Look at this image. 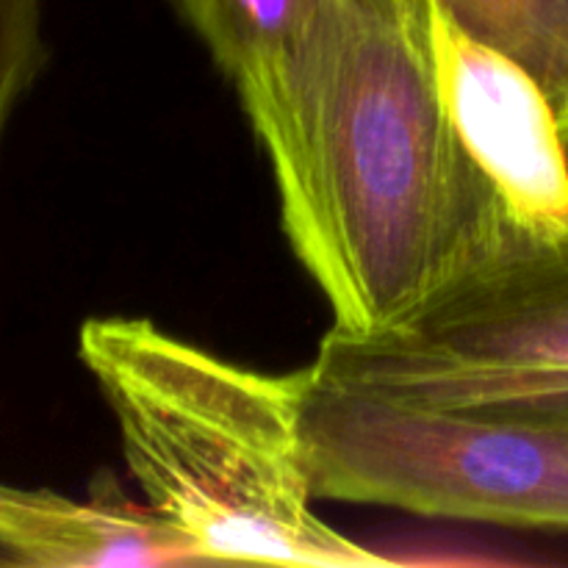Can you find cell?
Returning <instances> with one entry per match:
<instances>
[{"label":"cell","mask_w":568,"mask_h":568,"mask_svg":"<svg viewBox=\"0 0 568 568\" xmlns=\"http://www.w3.org/2000/svg\"><path fill=\"white\" fill-rule=\"evenodd\" d=\"M236 92L333 331H388L519 244L447 114L425 0H333Z\"/></svg>","instance_id":"1"},{"label":"cell","mask_w":568,"mask_h":568,"mask_svg":"<svg viewBox=\"0 0 568 568\" xmlns=\"http://www.w3.org/2000/svg\"><path fill=\"white\" fill-rule=\"evenodd\" d=\"M44 61L42 0H0V150Z\"/></svg>","instance_id":"9"},{"label":"cell","mask_w":568,"mask_h":568,"mask_svg":"<svg viewBox=\"0 0 568 568\" xmlns=\"http://www.w3.org/2000/svg\"><path fill=\"white\" fill-rule=\"evenodd\" d=\"M78 355L120 427L133 480L205 564H392L316 516L300 372L264 375L136 316H92Z\"/></svg>","instance_id":"2"},{"label":"cell","mask_w":568,"mask_h":568,"mask_svg":"<svg viewBox=\"0 0 568 568\" xmlns=\"http://www.w3.org/2000/svg\"><path fill=\"white\" fill-rule=\"evenodd\" d=\"M333 0H172L233 87L286 64Z\"/></svg>","instance_id":"7"},{"label":"cell","mask_w":568,"mask_h":568,"mask_svg":"<svg viewBox=\"0 0 568 568\" xmlns=\"http://www.w3.org/2000/svg\"><path fill=\"white\" fill-rule=\"evenodd\" d=\"M316 499L568 532V427L425 410L300 369Z\"/></svg>","instance_id":"4"},{"label":"cell","mask_w":568,"mask_h":568,"mask_svg":"<svg viewBox=\"0 0 568 568\" xmlns=\"http://www.w3.org/2000/svg\"><path fill=\"white\" fill-rule=\"evenodd\" d=\"M0 566L20 568H172L209 566L192 541L148 503L114 483L89 499L0 483Z\"/></svg>","instance_id":"6"},{"label":"cell","mask_w":568,"mask_h":568,"mask_svg":"<svg viewBox=\"0 0 568 568\" xmlns=\"http://www.w3.org/2000/svg\"><path fill=\"white\" fill-rule=\"evenodd\" d=\"M311 369L410 408L568 427V239L505 250L388 331L331 327Z\"/></svg>","instance_id":"3"},{"label":"cell","mask_w":568,"mask_h":568,"mask_svg":"<svg viewBox=\"0 0 568 568\" xmlns=\"http://www.w3.org/2000/svg\"><path fill=\"white\" fill-rule=\"evenodd\" d=\"M464 31L519 61L555 109L568 105V0H436Z\"/></svg>","instance_id":"8"},{"label":"cell","mask_w":568,"mask_h":568,"mask_svg":"<svg viewBox=\"0 0 568 568\" xmlns=\"http://www.w3.org/2000/svg\"><path fill=\"white\" fill-rule=\"evenodd\" d=\"M425 14L449 120L516 242L568 239V155L549 94L436 0H425Z\"/></svg>","instance_id":"5"},{"label":"cell","mask_w":568,"mask_h":568,"mask_svg":"<svg viewBox=\"0 0 568 568\" xmlns=\"http://www.w3.org/2000/svg\"><path fill=\"white\" fill-rule=\"evenodd\" d=\"M560 133H564V144H566V155H568V105L564 111H560Z\"/></svg>","instance_id":"10"}]
</instances>
